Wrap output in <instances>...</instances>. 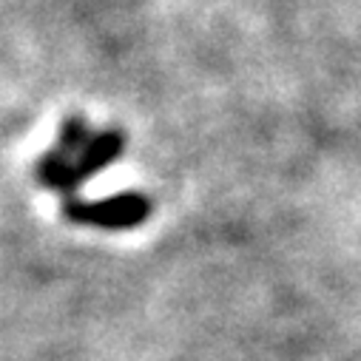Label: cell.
<instances>
[{
  "mask_svg": "<svg viewBox=\"0 0 361 361\" xmlns=\"http://www.w3.org/2000/svg\"><path fill=\"white\" fill-rule=\"evenodd\" d=\"M148 200L140 194H123L114 200H103V202H68L66 214L74 222H92V225H103V228H128L137 225L148 216Z\"/></svg>",
  "mask_w": 361,
  "mask_h": 361,
  "instance_id": "obj_1",
  "label": "cell"
}]
</instances>
